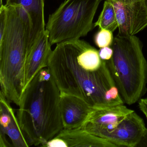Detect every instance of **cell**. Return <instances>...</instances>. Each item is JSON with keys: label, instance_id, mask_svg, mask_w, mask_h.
Wrapping results in <instances>:
<instances>
[{"label": "cell", "instance_id": "8992f818", "mask_svg": "<svg viewBox=\"0 0 147 147\" xmlns=\"http://www.w3.org/2000/svg\"><path fill=\"white\" fill-rule=\"evenodd\" d=\"M133 111L123 105L94 109L79 129L103 138Z\"/></svg>", "mask_w": 147, "mask_h": 147}, {"label": "cell", "instance_id": "4fadbf2b", "mask_svg": "<svg viewBox=\"0 0 147 147\" xmlns=\"http://www.w3.org/2000/svg\"><path fill=\"white\" fill-rule=\"evenodd\" d=\"M57 136L63 139L67 147H117L103 138L88 133L81 129L62 130Z\"/></svg>", "mask_w": 147, "mask_h": 147}, {"label": "cell", "instance_id": "2e32d148", "mask_svg": "<svg viewBox=\"0 0 147 147\" xmlns=\"http://www.w3.org/2000/svg\"><path fill=\"white\" fill-rule=\"evenodd\" d=\"M113 39V32L106 29H100L94 37L95 44L100 49L111 46Z\"/></svg>", "mask_w": 147, "mask_h": 147}, {"label": "cell", "instance_id": "d6986e66", "mask_svg": "<svg viewBox=\"0 0 147 147\" xmlns=\"http://www.w3.org/2000/svg\"><path fill=\"white\" fill-rule=\"evenodd\" d=\"M7 135L4 132L0 131V147H8L11 146L7 140Z\"/></svg>", "mask_w": 147, "mask_h": 147}, {"label": "cell", "instance_id": "5bb4252c", "mask_svg": "<svg viewBox=\"0 0 147 147\" xmlns=\"http://www.w3.org/2000/svg\"><path fill=\"white\" fill-rule=\"evenodd\" d=\"M79 63L89 71H96L100 68L102 60L99 51L88 43L77 57Z\"/></svg>", "mask_w": 147, "mask_h": 147}, {"label": "cell", "instance_id": "e0dca14e", "mask_svg": "<svg viewBox=\"0 0 147 147\" xmlns=\"http://www.w3.org/2000/svg\"><path fill=\"white\" fill-rule=\"evenodd\" d=\"M44 147H67L65 141L61 138L56 136L47 142L43 146Z\"/></svg>", "mask_w": 147, "mask_h": 147}, {"label": "cell", "instance_id": "5b68a950", "mask_svg": "<svg viewBox=\"0 0 147 147\" xmlns=\"http://www.w3.org/2000/svg\"><path fill=\"white\" fill-rule=\"evenodd\" d=\"M102 0H65L49 16L45 30L51 45L80 39L94 27V18Z\"/></svg>", "mask_w": 147, "mask_h": 147}, {"label": "cell", "instance_id": "7402d4cb", "mask_svg": "<svg viewBox=\"0 0 147 147\" xmlns=\"http://www.w3.org/2000/svg\"><path fill=\"white\" fill-rule=\"evenodd\" d=\"M122 2L125 4H133L139 1L140 0H120Z\"/></svg>", "mask_w": 147, "mask_h": 147}, {"label": "cell", "instance_id": "52a82bcc", "mask_svg": "<svg viewBox=\"0 0 147 147\" xmlns=\"http://www.w3.org/2000/svg\"><path fill=\"white\" fill-rule=\"evenodd\" d=\"M113 5L118 24L119 34L134 36L147 26V11L140 1L133 4L120 0H106Z\"/></svg>", "mask_w": 147, "mask_h": 147}, {"label": "cell", "instance_id": "7c38bea8", "mask_svg": "<svg viewBox=\"0 0 147 147\" xmlns=\"http://www.w3.org/2000/svg\"><path fill=\"white\" fill-rule=\"evenodd\" d=\"M7 5H20L26 12L32 24L30 47L41 33L45 30V0H6Z\"/></svg>", "mask_w": 147, "mask_h": 147}, {"label": "cell", "instance_id": "44dd1931", "mask_svg": "<svg viewBox=\"0 0 147 147\" xmlns=\"http://www.w3.org/2000/svg\"><path fill=\"white\" fill-rule=\"evenodd\" d=\"M136 147H147V129L146 128L140 142Z\"/></svg>", "mask_w": 147, "mask_h": 147}, {"label": "cell", "instance_id": "7a4b0ae2", "mask_svg": "<svg viewBox=\"0 0 147 147\" xmlns=\"http://www.w3.org/2000/svg\"><path fill=\"white\" fill-rule=\"evenodd\" d=\"M1 92L18 106L24 91L25 67L30 49L32 26L21 5L0 7Z\"/></svg>", "mask_w": 147, "mask_h": 147}, {"label": "cell", "instance_id": "9a60e30c", "mask_svg": "<svg viewBox=\"0 0 147 147\" xmlns=\"http://www.w3.org/2000/svg\"><path fill=\"white\" fill-rule=\"evenodd\" d=\"M106 29L113 32L118 28V24L113 5L106 0L104 2L103 10L98 20L94 24V27Z\"/></svg>", "mask_w": 147, "mask_h": 147}, {"label": "cell", "instance_id": "ac0fdd59", "mask_svg": "<svg viewBox=\"0 0 147 147\" xmlns=\"http://www.w3.org/2000/svg\"><path fill=\"white\" fill-rule=\"evenodd\" d=\"M99 54L102 60L109 61L113 55V50L111 47H104L100 49L99 51Z\"/></svg>", "mask_w": 147, "mask_h": 147}, {"label": "cell", "instance_id": "8fae6325", "mask_svg": "<svg viewBox=\"0 0 147 147\" xmlns=\"http://www.w3.org/2000/svg\"><path fill=\"white\" fill-rule=\"evenodd\" d=\"M10 103L4 94L0 92V131L7 135L14 147H30Z\"/></svg>", "mask_w": 147, "mask_h": 147}, {"label": "cell", "instance_id": "ba28073f", "mask_svg": "<svg viewBox=\"0 0 147 147\" xmlns=\"http://www.w3.org/2000/svg\"><path fill=\"white\" fill-rule=\"evenodd\" d=\"M142 119L135 111L126 117L111 132L104 137L118 147H136L146 129Z\"/></svg>", "mask_w": 147, "mask_h": 147}, {"label": "cell", "instance_id": "ffe728a7", "mask_svg": "<svg viewBox=\"0 0 147 147\" xmlns=\"http://www.w3.org/2000/svg\"><path fill=\"white\" fill-rule=\"evenodd\" d=\"M138 106L140 110L142 112L147 119V98H141L139 100Z\"/></svg>", "mask_w": 147, "mask_h": 147}, {"label": "cell", "instance_id": "277c9868", "mask_svg": "<svg viewBox=\"0 0 147 147\" xmlns=\"http://www.w3.org/2000/svg\"><path fill=\"white\" fill-rule=\"evenodd\" d=\"M140 39L118 34L111 48L113 55L107 61L109 69L124 102L131 105L146 92L147 62Z\"/></svg>", "mask_w": 147, "mask_h": 147}, {"label": "cell", "instance_id": "9c48e42d", "mask_svg": "<svg viewBox=\"0 0 147 147\" xmlns=\"http://www.w3.org/2000/svg\"><path fill=\"white\" fill-rule=\"evenodd\" d=\"M51 46L49 32L45 30L39 35L29 51L25 67L24 91L40 70L48 67L52 51Z\"/></svg>", "mask_w": 147, "mask_h": 147}, {"label": "cell", "instance_id": "6da1fadb", "mask_svg": "<svg viewBox=\"0 0 147 147\" xmlns=\"http://www.w3.org/2000/svg\"><path fill=\"white\" fill-rule=\"evenodd\" d=\"M87 43L80 39L66 41L52 50L48 68L61 92L80 98L93 109L123 105L107 61L102 60L100 68L94 71L78 62L77 57Z\"/></svg>", "mask_w": 147, "mask_h": 147}, {"label": "cell", "instance_id": "3957f363", "mask_svg": "<svg viewBox=\"0 0 147 147\" xmlns=\"http://www.w3.org/2000/svg\"><path fill=\"white\" fill-rule=\"evenodd\" d=\"M60 95L48 67L40 70L24 91L17 116L29 146L43 147L63 129Z\"/></svg>", "mask_w": 147, "mask_h": 147}, {"label": "cell", "instance_id": "603a6c76", "mask_svg": "<svg viewBox=\"0 0 147 147\" xmlns=\"http://www.w3.org/2000/svg\"><path fill=\"white\" fill-rule=\"evenodd\" d=\"M140 1L142 3L147 11V0H140Z\"/></svg>", "mask_w": 147, "mask_h": 147}, {"label": "cell", "instance_id": "30bf717a", "mask_svg": "<svg viewBox=\"0 0 147 147\" xmlns=\"http://www.w3.org/2000/svg\"><path fill=\"white\" fill-rule=\"evenodd\" d=\"M60 108L64 129H78L93 110L86 101L76 96L61 92Z\"/></svg>", "mask_w": 147, "mask_h": 147}]
</instances>
